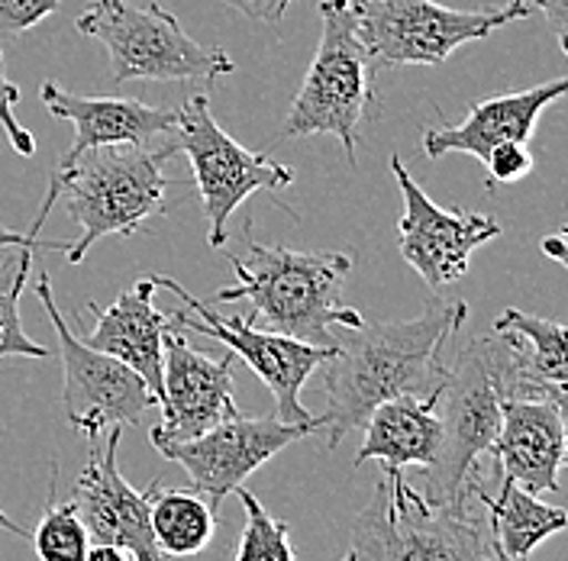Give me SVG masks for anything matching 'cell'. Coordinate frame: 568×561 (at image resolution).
<instances>
[{
  "label": "cell",
  "mask_w": 568,
  "mask_h": 561,
  "mask_svg": "<svg viewBox=\"0 0 568 561\" xmlns=\"http://www.w3.org/2000/svg\"><path fill=\"white\" fill-rule=\"evenodd\" d=\"M390 175L404 197L400 216V255L426 280L429 290H443L468 272V258L475 248L500 236V223L485 213H468L462 207H439L429 201L424 187L404 169V159H390Z\"/></svg>",
  "instance_id": "13"
},
{
  "label": "cell",
  "mask_w": 568,
  "mask_h": 561,
  "mask_svg": "<svg viewBox=\"0 0 568 561\" xmlns=\"http://www.w3.org/2000/svg\"><path fill=\"white\" fill-rule=\"evenodd\" d=\"M465 488L488 510V536L497 552L495 561H530L532 549L549 536L562 532L568 523L562 507H552L517 484L497 481L495 488H488L478 468L471 471Z\"/></svg>",
  "instance_id": "22"
},
{
  "label": "cell",
  "mask_w": 568,
  "mask_h": 561,
  "mask_svg": "<svg viewBox=\"0 0 568 561\" xmlns=\"http://www.w3.org/2000/svg\"><path fill=\"white\" fill-rule=\"evenodd\" d=\"M17 104H20V88L7 78L3 55H0V126H3L7 140H10V145H13L20 155H33L36 140L27 126H20V120H17Z\"/></svg>",
  "instance_id": "28"
},
{
  "label": "cell",
  "mask_w": 568,
  "mask_h": 561,
  "mask_svg": "<svg viewBox=\"0 0 568 561\" xmlns=\"http://www.w3.org/2000/svg\"><path fill=\"white\" fill-rule=\"evenodd\" d=\"M36 297H39L42 310L55 329V339H59V358H62V371H65L62 407H65L71 429H78L81 436H88L94 442L110 426H120V429L140 426L145 414L152 407H159L145 381L120 358L101 349H91L81 339V333L71 329L69 319L62 316L55 297H52V284L45 275L36 280Z\"/></svg>",
  "instance_id": "11"
},
{
  "label": "cell",
  "mask_w": 568,
  "mask_h": 561,
  "mask_svg": "<svg viewBox=\"0 0 568 561\" xmlns=\"http://www.w3.org/2000/svg\"><path fill=\"white\" fill-rule=\"evenodd\" d=\"M175 155V136L145 145H101L78 155L69 169L52 172L30 233H42L55 197L65 194V211L81 226L78 239L69 243L65 258L69 265H81L88 248L104 236H133L145 220L165 211V165Z\"/></svg>",
  "instance_id": "2"
},
{
  "label": "cell",
  "mask_w": 568,
  "mask_h": 561,
  "mask_svg": "<svg viewBox=\"0 0 568 561\" xmlns=\"http://www.w3.org/2000/svg\"><path fill=\"white\" fill-rule=\"evenodd\" d=\"M84 561H133L123 549H116V545H91L88 549V555Z\"/></svg>",
  "instance_id": "33"
},
{
  "label": "cell",
  "mask_w": 568,
  "mask_h": 561,
  "mask_svg": "<svg viewBox=\"0 0 568 561\" xmlns=\"http://www.w3.org/2000/svg\"><path fill=\"white\" fill-rule=\"evenodd\" d=\"M568 91V78H552L546 84H536L527 91H510L497 94L481 104H475L465 120L456 126H429L424 130V152L439 162L449 152L475 155L481 165L488 155L504 142H530L536 120L542 116L546 106L562 101Z\"/></svg>",
  "instance_id": "19"
},
{
  "label": "cell",
  "mask_w": 568,
  "mask_h": 561,
  "mask_svg": "<svg viewBox=\"0 0 568 561\" xmlns=\"http://www.w3.org/2000/svg\"><path fill=\"white\" fill-rule=\"evenodd\" d=\"M59 10V0H0V39H17Z\"/></svg>",
  "instance_id": "27"
},
{
  "label": "cell",
  "mask_w": 568,
  "mask_h": 561,
  "mask_svg": "<svg viewBox=\"0 0 568 561\" xmlns=\"http://www.w3.org/2000/svg\"><path fill=\"white\" fill-rule=\"evenodd\" d=\"M74 30L98 39L106 69L123 81H213L233 74V59L181 30L178 17L162 3L133 7L126 0H91L74 20Z\"/></svg>",
  "instance_id": "6"
},
{
  "label": "cell",
  "mask_w": 568,
  "mask_h": 561,
  "mask_svg": "<svg viewBox=\"0 0 568 561\" xmlns=\"http://www.w3.org/2000/svg\"><path fill=\"white\" fill-rule=\"evenodd\" d=\"M55 465H52V481H49V503L39 517L33 532V545L39 561H84L91 549V536L81 523L74 503L55 500Z\"/></svg>",
  "instance_id": "24"
},
{
  "label": "cell",
  "mask_w": 568,
  "mask_h": 561,
  "mask_svg": "<svg viewBox=\"0 0 568 561\" xmlns=\"http://www.w3.org/2000/svg\"><path fill=\"white\" fill-rule=\"evenodd\" d=\"M491 536L465 491L453 503H426L407 478H382L358 513L343 561H488Z\"/></svg>",
  "instance_id": "4"
},
{
  "label": "cell",
  "mask_w": 568,
  "mask_h": 561,
  "mask_svg": "<svg viewBox=\"0 0 568 561\" xmlns=\"http://www.w3.org/2000/svg\"><path fill=\"white\" fill-rule=\"evenodd\" d=\"M443 449V426L436 414V394L414 397L400 394L378 404L365 420V442L358 446L353 465L378 458L385 478H404V468H433Z\"/></svg>",
  "instance_id": "21"
},
{
  "label": "cell",
  "mask_w": 568,
  "mask_h": 561,
  "mask_svg": "<svg viewBox=\"0 0 568 561\" xmlns=\"http://www.w3.org/2000/svg\"><path fill=\"white\" fill-rule=\"evenodd\" d=\"M500 400L485 339H471L453 355L446 351L443 385L436 390L443 449L436 465L426 468V503H453L468 491L465 481L500 429Z\"/></svg>",
  "instance_id": "8"
},
{
  "label": "cell",
  "mask_w": 568,
  "mask_h": 561,
  "mask_svg": "<svg viewBox=\"0 0 568 561\" xmlns=\"http://www.w3.org/2000/svg\"><path fill=\"white\" fill-rule=\"evenodd\" d=\"M39 101L59 120L74 126L71 149L55 169L101 145H145V142L175 136L178 106H149L136 98H84L71 94L59 81H42Z\"/></svg>",
  "instance_id": "18"
},
{
  "label": "cell",
  "mask_w": 568,
  "mask_h": 561,
  "mask_svg": "<svg viewBox=\"0 0 568 561\" xmlns=\"http://www.w3.org/2000/svg\"><path fill=\"white\" fill-rule=\"evenodd\" d=\"M233 287L216 290V304L248 300L268 329L297 343L333 349V326H358L362 316L346 304L343 287L353 272L346 252H297L265 246L243 226V255H230Z\"/></svg>",
  "instance_id": "3"
},
{
  "label": "cell",
  "mask_w": 568,
  "mask_h": 561,
  "mask_svg": "<svg viewBox=\"0 0 568 561\" xmlns=\"http://www.w3.org/2000/svg\"><path fill=\"white\" fill-rule=\"evenodd\" d=\"M172 323V319H169ZM233 351L211 358L191 349L184 329L169 326L165 333V361H162V420L152 426L149 442L162 452L169 446L204 436L207 429L236 417L233 397Z\"/></svg>",
  "instance_id": "14"
},
{
  "label": "cell",
  "mask_w": 568,
  "mask_h": 561,
  "mask_svg": "<svg viewBox=\"0 0 568 561\" xmlns=\"http://www.w3.org/2000/svg\"><path fill=\"white\" fill-rule=\"evenodd\" d=\"M542 252H546V255H552L556 262H566V243H562V233H556V236L542 239Z\"/></svg>",
  "instance_id": "34"
},
{
  "label": "cell",
  "mask_w": 568,
  "mask_h": 561,
  "mask_svg": "<svg viewBox=\"0 0 568 561\" xmlns=\"http://www.w3.org/2000/svg\"><path fill=\"white\" fill-rule=\"evenodd\" d=\"M532 10H542L549 30L556 35V42L566 49L568 45V0H530Z\"/></svg>",
  "instance_id": "32"
},
{
  "label": "cell",
  "mask_w": 568,
  "mask_h": 561,
  "mask_svg": "<svg viewBox=\"0 0 568 561\" xmlns=\"http://www.w3.org/2000/svg\"><path fill=\"white\" fill-rule=\"evenodd\" d=\"M149 497V529L165 559H191L211 545L220 510L194 488H165L152 481Z\"/></svg>",
  "instance_id": "23"
},
{
  "label": "cell",
  "mask_w": 568,
  "mask_h": 561,
  "mask_svg": "<svg viewBox=\"0 0 568 561\" xmlns=\"http://www.w3.org/2000/svg\"><path fill=\"white\" fill-rule=\"evenodd\" d=\"M69 243L71 239H39L33 233H17V230H10V226L0 223V252L3 248H30V252L42 248V252H62L65 255Z\"/></svg>",
  "instance_id": "30"
},
{
  "label": "cell",
  "mask_w": 568,
  "mask_h": 561,
  "mask_svg": "<svg viewBox=\"0 0 568 561\" xmlns=\"http://www.w3.org/2000/svg\"><path fill=\"white\" fill-rule=\"evenodd\" d=\"M152 280H155V287H165L169 294H175L178 304H184L191 310V314H169L172 326L201 333L207 339H216V343H223L226 349L233 351L236 358H243L248 365V371L272 390L275 417L278 420H314V414L301 404V387L307 385V378L329 358L333 349L307 346V343H297V339H291L284 333H275V329H262L246 314L220 316L211 304L197 300L187 287H181L169 275H152Z\"/></svg>",
  "instance_id": "10"
},
{
  "label": "cell",
  "mask_w": 568,
  "mask_h": 561,
  "mask_svg": "<svg viewBox=\"0 0 568 561\" xmlns=\"http://www.w3.org/2000/svg\"><path fill=\"white\" fill-rule=\"evenodd\" d=\"M488 561H495V559H488Z\"/></svg>",
  "instance_id": "36"
},
{
  "label": "cell",
  "mask_w": 568,
  "mask_h": 561,
  "mask_svg": "<svg viewBox=\"0 0 568 561\" xmlns=\"http://www.w3.org/2000/svg\"><path fill=\"white\" fill-rule=\"evenodd\" d=\"M485 169L495 184H514L532 172V152L527 149V142H504L488 155Z\"/></svg>",
  "instance_id": "29"
},
{
  "label": "cell",
  "mask_w": 568,
  "mask_h": 561,
  "mask_svg": "<svg viewBox=\"0 0 568 561\" xmlns=\"http://www.w3.org/2000/svg\"><path fill=\"white\" fill-rule=\"evenodd\" d=\"M236 497L243 500L246 510V527L240 536L236 561H294V545H291V529L284 520L272 517L258 497L246 488H236Z\"/></svg>",
  "instance_id": "26"
},
{
  "label": "cell",
  "mask_w": 568,
  "mask_h": 561,
  "mask_svg": "<svg viewBox=\"0 0 568 561\" xmlns=\"http://www.w3.org/2000/svg\"><path fill=\"white\" fill-rule=\"evenodd\" d=\"M500 397L559 400L566 404L568 351L566 326L559 319L507 307L485 339Z\"/></svg>",
  "instance_id": "16"
},
{
  "label": "cell",
  "mask_w": 568,
  "mask_h": 561,
  "mask_svg": "<svg viewBox=\"0 0 568 561\" xmlns=\"http://www.w3.org/2000/svg\"><path fill=\"white\" fill-rule=\"evenodd\" d=\"M375 62L358 35L353 0H320V42L291 104L282 140L336 136L355 165L358 130L375 106Z\"/></svg>",
  "instance_id": "5"
},
{
  "label": "cell",
  "mask_w": 568,
  "mask_h": 561,
  "mask_svg": "<svg viewBox=\"0 0 568 561\" xmlns=\"http://www.w3.org/2000/svg\"><path fill=\"white\" fill-rule=\"evenodd\" d=\"M497 481L530 493H556L566 465V404L559 400H500V429L488 449Z\"/></svg>",
  "instance_id": "17"
},
{
  "label": "cell",
  "mask_w": 568,
  "mask_h": 561,
  "mask_svg": "<svg viewBox=\"0 0 568 561\" xmlns=\"http://www.w3.org/2000/svg\"><path fill=\"white\" fill-rule=\"evenodd\" d=\"M320 429H323V414L307 422H282L278 417L252 420L236 414L197 439L162 449L159 456L178 461L187 471L191 488L204 493L211 507L220 510V503L236 488H243L248 475H255L268 458H275L282 449L314 436Z\"/></svg>",
  "instance_id": "12"
},
{
  "label": "cell",
  "mask_w": 568,
  "mask_h": 561,
  "mask_svg": "<svg viewBox=\"0 0 568 561\" xmlns=\"http://www.w3.org/2000/svg\"><path fill=\"white\" fill-rule=\"evenodd\" d=\"M468 307L433 300L414 319L333 326V351L323 368V429L326 449H336L368 414L390 397H429L443 385L446 351L456 343Z\"/></svg>",
  "instance_id": "1"
},
{
  "label": "cell",
  "mask_w": 568,
  "mask_h": 561,
  "mask_svg": "<svg viewBox=\"0 0 568 561\" xmlns=\"http://www.w3.org/2000/svg\"><path fill=\"white\" fill-rule=\"evenodd\" d=\"M33 265L30 248H17L0 265V358L20 355V358H49V349L33 343L20 326V294Z\"/></svg>",
  "instance_id": "25"
},
{
  "label": "cell",
  "mask_w": 568,
  "mask_h": 561,
  "mask_svg": "<svg viewBox=\"0 0 568 561\" xmlns=\"http://www.w3.org/2000/svg\"><path fill=\"white\" fill-rule=\"evenodd\" d=\"M0 529H7V532H17V536H27V532L17 527V523H13L10 517H3V510H0Z\"/></svg>",
  "instance_id": "35"
},
{
  "label": "cell",
  "mask_w": 568,
  "mask_h": 561,
  "mask_svg": "<svg viewBox=\"0 0 568 561\" xmlns=\"http://www.w3.org/2000/svg\"><path fill=\"white\" fill-rule=\"evenodd\" d=\"M155 280L142 278L130 290L116 297L113 307L101 310L98 304H88L94 314V329L84 336L91 349H101L123 365H130L152 390L155 404L162 400V361H165V333L169 314L155 310Z\"/></svg>",
  "instance_id": "20"
},
{
  "label": "cell",
  "mask_w": 568,
  "mask_h": 561,
  "mask_svg": "<svg viewBox=\"0 0 568 561\" xmlns=\"http://www.w3.org/2000/svg\"><path fill=\"white\" fill-rule=\"evenodd\" d=\"M230 7H236L240 13H246L255 23H282L284 10L294 0H226Z\"/></svg>",
  "instance_id": "31"
},
{
  "label": "cell",
  "mask_w": 568,
  "mask_h": 561,
  "mask_svg": "<svg viewBox=\"0 0 568 561\" xmlns=\"http://www.w3.org/2000/svg\"><path fill=\"white\" fill-rule=\"evenodd\" d=\"M175 142L178 152H184L191 162L204 216L211 226L207 243L213 248L226 243L230 216L240 211L248 194L255 191L278 194L294 184V172L287 165L272 162L262 152H248L246 145H240L213 120L207 94H194L178 106Z\"/></svg>",
  "instance_id": "9"
},
{
  "label": "cell",
  "mask_w": 568,
  "mask_h": 561,
  "mask_svg": "<svg viewBox=\"0 0 568 561\" xmlns=\"http://www.w3.org/2000/svg\"><path fill=\"white\" fill-rule=\"evenodd\" d=\"M353 7L375 69L443 65L465 42H478L532 13L530 0L478 10H456L436 0H353Z\"/></svg>",
  "instance_id": "7"
},
{
  "label": "cell",
  "mask_w": 568,
  "mask_h": 561,
  "mask_svg": "<svg viewBox=\"0 0 568 561\" xmlns=\"http://www.w3.org/2000/svg\"><path fill=\"white\" fill-rule=\"evenodd\" d=\"M120 426H110L104 446H94L74 481L71 503L91 536V545H116L133 561H169L149 529V497L136 491L116 465Z\"/></svg>",
  "instance_id": "15"
}]
</instances>
